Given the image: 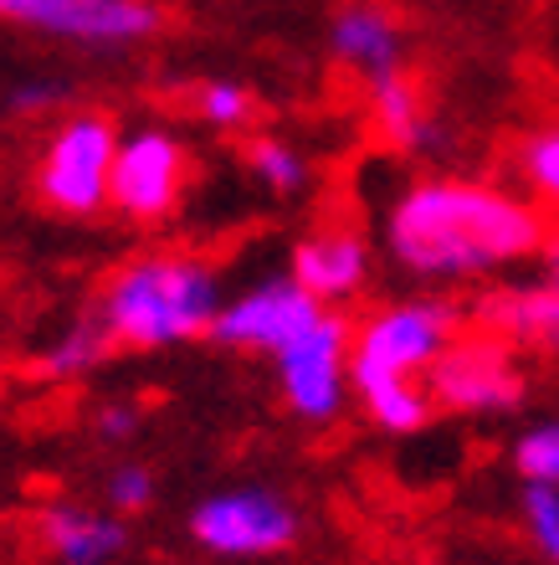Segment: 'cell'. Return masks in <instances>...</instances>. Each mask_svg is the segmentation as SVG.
<instances>
[{
	"instance_id": "2e32d148",
	"label": "cell",
	"mask_w": 559,
	"mask_h": 565,
	"mask_svg": "<svg viewBox=\"0 0 559 565\" xmlns=\"http://www.w3.org/2000/svg\"><path fill=\"white\" fill-rule=\"evenodd\" d=\"M350 386L359 396V406L369 412V422L385 431H421L431 417V391L427 381H411V375H390V371H350Z\"/></svg>"
},
{
	"instance_id": "ba28073f",
	"label": "cell",
	"mask_w": 559,
	"mask_h": 565,
	"mask_svg": "<svg viewBox=\"0 0 559 565\" xmlns=\"http://www.w3.org/2000/svg\"><path fill=\"white\" fill-rule=\"evenodd\" d=\"M324 303L293 278V273H278V278L251 282L247 294H236L222 303L216 313V329L211 340L226 344V350H247V355H282L293 340H303L319 319H324Z\"/></svg>"
},
{
	"instance_id": "7c38bea8",
	"label": "cell",
	"mask_w": 559,
	"mask_h": 565,
	"mask_svg": "<svg viewBox=\"0 0 559 565\" xmlns=\"http://www.w3.org/2000/svg\"><path fill=\"white\" fill-rule=\"evenodd\" d=\"M31 535L57 565H114L129 551V530L118 514H98L73 499H52L31 514Z\"/></svg>"
},
{
	"instance_id": "484cf974",
	"label": "cell",
	"mask_w": 559,
	"mask_h": 565,
	"mask_svg": "<svg viewBox=\"0 0 559 565\" xmlns=\"http://www.w3.org/2000/svg\"><path fill=\"white\" fill-rule=\"evenodd\" d=\"M539 282L559 288V232H549V242L539 247Z\"/></svg>"
},
{
	"instance_id": "ac0fdd59",
	"label": "cell",
	"mask_w": 559,
	"mask_h": 565,
	"mask_svg": "<svg viewBox=\"0 0 559 565\" xmlns=\"http://www.w3.org/2000/svg\"><path fill=\"white\" fill-rule=\"evenodd\" d=\"M247 170L267 195H298L309 185V160H303V149H293L288 139H272V135L247 145Z\"/></svg>"
},
{
	"instance_id": "ffe728a7",
	"label": "cell",
	"mask_w": 559,
	"mask_h": 565,
	"mask_svg": "<svg viewBox=\"0 0 559 565\" xmlns=\"http://www.w3.org/2000/svg\"><path fill=\"white\" fill-rule=\"evenodd\" d=\"M195 114L211 124V129H241L251 119V93L236 83V77H211L206 88L195 93Z\"/></svg>"
},
{
	"instance_id": "d4e9b609",
	"label": "cell",
	"mask_w": 559,
	"mask_h": 565,
	"mask_svg": "<svg viewBox=\"0 0 559 565\" xmlns=\"http://www.w3.org/2000/svg\"><path fill=\"white\" fill-rule=\"evenodd\" d=\"M93 431L104 437V443H129L133 431H139V406L133 402H108L98 406V417H93Z\"/></svg>"
},
{
	"instance_id": "277c9868",
	"label": "cell",
	"mask_w": 559,
	"mask_h": 565,
	"mask_svg": "<svg viewBox=\"0 0 559 565\" xmlns=\"http://www.w3.org/2000/svg\"><path fill=\"white\" fill-rule=\"evenodd\" d=\"M462 313L447 298H396L380 303L354 324L350 344V371H390L427 381V371L447 355V344L456 340Z\"/></svg>"
},
{
	"instance_id": "6da1fadb",
	"label": "cell",
	"mask_w": 559,
	"mask_h": 565,
	"mask_svg": "<svg viewBox=\"0 0 559 565\" xmlns=\"http://www.w3.org/2000/svg\"><path fill=\"white\" fill-rule=\"evenodd\" d=\"M549 226L534 201L487 180H416L385 211V247L396 268L427 282H462L539 257Z\"/></svg>"
},
{
	"instance_id": "cb8c5ba5",
	"label": "cell",
	"mask_w": 559,
	"mask_h": 565,
	"mask_svg": "<svg viewBox=\"0 0 559 565\" xmlns=\"http://www.w3.org/2000/svg\"><path fill=\"white\" fill-rule=\"evenodd\" d=\"M57 104H62L57 83H26V77H15L11 93H6V108H11L15 119H46Z\"/></svg>"
},
{
	"instance_id": "9c48e42d",
	"label": "cell",
	"mask_w": 559,
	"mask_h": 565,
	"mask_svg": "<svg viewBox=\"0 0 559 565\" xmlns=\"http://www.w3.org/2000/svg\"><path fill=\"white\" fill-rule=\"evenodd\" d=\"M350 344L354 329L338 319L334 309L319 319V324L293 340L278 360V391L282 406L293 412L298 422H334L344 412V396H350Z\"/></svg>"
},
{
	"instance_id": "30bf717a",
	"label": "cell",
	"mask_w": 559,
	"mask_h": 565,
	"mask_svg": "<svg viewBox=\"0 0 559 565\" xmlns=\"http://www.w3.org/2000/svg\"><path fill=\"white\" fill-rule=\"evenodd\" d=\"M185 175H191V154L170 129L144 124L123 135L114 160V211L129 222H160L180 206L185 195Z\"/></svg>"
},
{
	"instance_id": "8fae6325",
	"label": "cell",
	"mask_w": 559,
	"mask_h": 565,
	"mask_svg": "<svg viewBox=\"0 0 559 565\" xmlns=\"http://www.w3.org/2000/svg\"><path fill=\"white\" fill-rule=\"evenodd\" d=\"M329 52L344 62L350 73H359L375 88L385 77L400 73V52H406V31H400L396 11L380 0H344L329 21Z\"/></svg>"
},
{
	"instance_id": "603a6c76",
	"label": "cell",
	"mask_w": 559,
	"mask_h": 565,
	"mask_svg": "<svg viewBox=\"0 0 559 565\" xmlns=\"http://www.w3.org/2000/svg\"><path fill=\"white\" fill-rule=\"evenodd\" d=\"M154 499V473L144 462H114L104 473V504L108 514H139Z\"/></svg>"
},
{
	"instance_id": "44dd1931",
	"label": "cell",
	"mask_w": 559,
	"mask_h": 565,
	"mask_svg": "<svg viewBox=\"0 0 559 565\" xmlns=\"http://www.w3.org/2000/svg\"><path fill=\"white\" fill-rule=\"evenodd\" d=\"M524 175H529V191L545 201V206L559 211V129H539V135L524 145L518 154Z\"/></svg>"
},
{
	"instance_id": "5b68a950",
	"label": "cell",
	"mask_w": 559,
	"mask_h": 565,
	"mask_svg": "<svg viewBox=\"0 0 559 565\" xmlns=\"http://www.w3.org/2000/svg\"><path fill=\"white\" fill-rule=\"evenodd\" d=\"M0 15L11 26L42 31V36H57L73 46H93V52L144 46L170 21L160 0H0Z\"/></svg>"
},
{
	"instance_id": "3957f363",
	"label": "cell",
	"mask_w": 559,
	"mask_h": 565,
	"mask_svg": "<svg viewBox=\"0 0 559 565\" xmlns=\"http://www.w3.org/2000/svg\"><path fill=\"white\" fill-rule=\"evenodd\" d=\"M118 124L98 108H77L62 114L46 129L36 164H31V185L36 201L57 216H98L104 206H114V160H118Z\"/></svg>"
},
{
	"instance_id": "5bb4252c",
	"label": "cell",
	"mask_w": 559,
	"mask_h": 565,
	"mask_svg": "<svg viewBox=\"0 0 559 565\" xmlns=\"http://www.w3.org/2000/svg\"><path fill=\"white\" fill-rule=\"evenodd\" d=\"M288 273H293L324 309H334V303H350L369 282V247H365V237H354V232H313V237H303L293 247Z\"/></svg>"
},
{
	"instance_id": "52a82bcc",
	"label": "cell",
	"mask_w": 559,
	"mask_h": 565,
	"mask_svg": "<svg viewBox=\"0 0 559 565\" xmlns=\"http://www.w3.org/2000/svg\"><path fill=\"white\" fill-rule=\"evenodd\" d=\"M191 540L201 551L232 555V561L272 555L298 540V509L267 483L222 489L191 509Z\"/></svg>"
},
{
	"instance_id": "7a4b0ae2",
	"label": "cell",
	"mask_w": 559,
	"mask_h": 565,
	"mask_svg": "<svg viewBox=\"0 0 559 565\" xmlns=\"http://www.w3.org/2000/svg\"><path fill=\"white\" fill-rule=\"evenodd\" d=\"M222 313V278L211 263L185 253L133 257L108 278L98 298V319L114 344L129 350H175L216 329Z\"/></svg>"
},
{
	"instance_id": "9a60e30c",
	"label": "cell",
	"mask_w": 559,
	"mask_h": 565,
	"mask_svg": "<svg viewBox=\"0 0 559 565\" xmlns=\"http://www.w3.org/2000/svg\"><path fill=\"white\" fill-rule=\"evenodd\" d=\"M369 124L400 154H421V149L437 145V124L427 114V98H421V88H416L411 77H400V73L369 88Z\"/></svg>"
},
{
	"instance_id": "8992f818",
	"label": "cell",
	"mask_w": 559,
	"mask_h": 565,
	"mask_svg": "<svg viewBox=\"0 0 559 565\" xmlns=\"http://www.w3.org/2000/svg\"><path fill=\"white\" fill-rule=\"evenodd\" d=\"M427 391L437 406L462 417H503L524 402V371L514 360V344L477 329L447 344V355L427 371Z\"/></svg>"
},
{
	"instance_id": "d6986e66",
	"label": "cell",
	"mask_w": 559,
	"mask_h": 565,
	"mask_svg": "<svg viewBox=\"0 0 559 565\" xmlns=\"http://www.w3.org/2000/svg\"><path fill=\"white\" fill-rule=\"evenodd\" d=\"M514 473L524 483L559 489V422H539L514 443Z\"/></svg>"
},
{
	"instance_id": "e0dca14e",
	"label": "cell",
	"mask_w": 559,
	"mask_h": 565,
	"mask_svg": "<svg viewBox=\"0 0 559 565\" xmlns=\"http://www.w3.org/2000/svg\"><path fill=\"white\" fill-rule=\"evenodd\" d=\"M108 350H114V334H108L104 319L93 313V319L67 324L57 340L46 344L42 360H36V371H42L46 381H83L88 371H98V365H104Z\"/></svg>"
},
{
	"instance_id": "7402d4cb",
	"label": "cell",
	"mask_w": 559,
	"mask_h": 565,
	"mask_svg": "<svg viewBox=\"0 0 559 565\" xmlns=\"http://www.w3.org/2000/svg\"><path fill=\"white\" fill-rule=\"evenodd\" d=\"M518 509H524V524H529L539 555H549V561L559 565V489H549V483H524Z\"/></svg>"
},
{
	"instance_id": "4fadbf2b",
	"label": "cell",
	"mask_w": 559,
	"mask_h": 565,
	"mask_svg": "<svg viewBox=\"0 0 559 565\" xmlns=\"http://www.w3.org/2000/svg\"><path fill=\"white\" fill-rule=\"evenodd\" d=\"M477 329L498 334L529 355H559V288L549 282H508L477 298Z\"/></svg>"
}]
</instances>
